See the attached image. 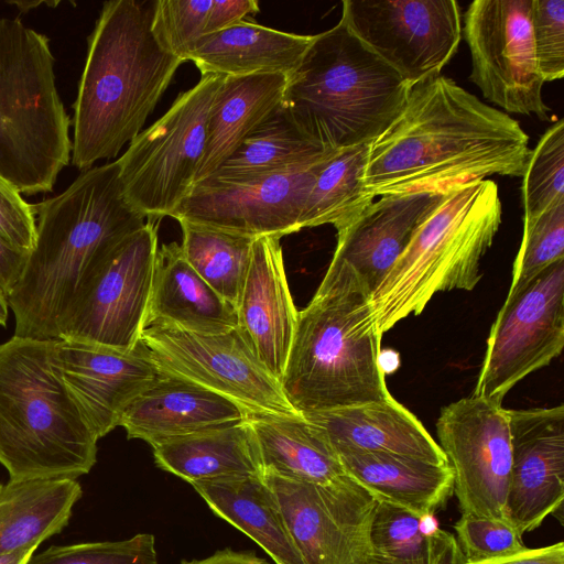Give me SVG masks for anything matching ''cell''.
Segmentation results:
<instances>
[{
  "label": "cell",
  "mask_w": 564,
  "mask_h": 564,
  "mask_svg": "<svg viewBox=\"0 0 564 564\" xmlns=\"http://www.w3.org/2000/svg\"><path fill=\"white\" fill-rule=\"evenodd\" d=\"M507 411L512 444L507 520L523 535L563 513L564 406Z\"/></svg>",
  "instance_id": "d6986e66"
},
{
  "label": "cell",
  "mask_w": 564,
  "mask_h": 564,
  "mask_svg": "<svg viewBox=\"0 0 564 564\" xmlns=\"http://www.w3.org/2000/svg\"><path fill=\"white\" fill-rule=\"evenodd\" d=\"M561 259H564V199L538 216L524 219L523 237L514 259L508 294Z\"/></svg>",
  "instance_id": "8d00e7d4"
},
{
  "label": "cell",
  "mask_w": 564,
  "mask_h": 564,
  "mask_svg": "<svg viewBox=\"0 0 564 564\" xmlns=\"http://www.w3.org/2000/svg\"><path fill=\"white\" fill-rule=\"evenodd\" d=\"M152 448L159 468L189 485L203 480L262 476L256 443L245 420L170 438Z\"/></svg>",
  "instance_id": "f546056e"
},
{
  "label": "cell",
  "mask_w": 564,
  "mask_h": 564,
  "mask_svg": "<svg viewBox=\"0 0 564 564\" xmlns=\"http://www.w3.org/2000/svg\"><path fill=\"white\" fill-rule=\"evenodd\" d=\"M336 453H384L448 464L438 443L417 417L392 397L303 414Z\"/></svg>",
  "instance_id": "7402d4cb"
},
{
  "label": "cell",
  "mask_w": 564,
  "mask_h": 564,
  "mask_svg": "<svg viewBox=\"0 0 564 564\" xmlns=\"http://www.w3.org/2000/svg\"><path fill=\"white\" fill-rule=\"evenodd\" d=\"M37 547H24L0 554V564H26Z\"/></svg>",
  "instance_id": "7dc6e473"
},
{
  "label": "cell",
  "mask_w": 564,
  "mask_h": 564,
  "mask_svg": "<svg viewBox=\"0 0 564 564\" xmlns=\"http://www.w3.org/2000/svg\"><path fill=\"white\" fill-rule=\"evenodd\" d=\"M313 40L314 35L294 34L242 21L203 36L189 61L202 76L283 74L290 77Z\"/></svg>",
  "instance_id": "4316f807"
},
{
  "label": "cell",
  "mask_w": 564,
  "mask_h": 564,
  "mask_svg": "<svg viewBox=\"0 0 564 564\" xmlns=\"http://www.w3.org/2000/svg\"><path fill=\"white\" fill-rule=\"evenodd\" d=\"M345 474L377 501L432 517L453 494L454 474L449 464L384 453L337 455Z\"/></svg>",
  "instance_id": "d4e9b609"
},
{
  "label": "cell",
  "mask_w": 564,
  "mask_h": 564,
  "mask_svg": "<svg viewBox=\"0 0 564 564\" xmlns=\"http://www.w3.org/2000/svg\"><path fill=\"white\" fill-rule=\"evenodd\" d=\"M213 0H158L152 3L151 31L160 46L189 61L205 28Z\"/></svg>",
  "instance_id": "74e56055"
},
{
  "label": "cell",
  "mask_w": 564,
  "mask_h": 564,
  "mask_svg": "<svg viewBox=\"0 0 564 564\" xmlns=\"http://www.w3.org/2000/svg\"><path fill=\"white\" fill-rule=\"evenodd\" d=\"M9 316L8 299L0 292V326H6Z\"/></svg>",
  "instance_id": "681fc988"
},
{
  "label": "cell",
  "mask_w": 564,
  "mask_h": 564,
  "mask_svg": "<svg viewBox=\"0 0 564 564\" xmlns=\"http://www.w3.org/2000/svg\"><path fill=\"white\" fill-rule=\"evenodd\" d=\"M335 152L247 180L206 178L194 185L173 218L252 238L300 231L310 192Z\"/></svg>",
  "instance_id": "2e32d148"
},
{
  "label": "cell",
  "mask_w": 564,
  "mask_h": 564,
  "mask_svg": "<svg viewBox=\"0 0 564 564\" xmlns=\"http://www.w3.org/2000/svg\"><path fill=\"white\" fill-rule=\"evenodd\" d=\"M529 140L511 116L440 74L410 88L397 119L369 145L365 191L375 198L520 177Z\"/></svg>",
  "instance_id": "6da1fadb"
},
{
  "label": "cell",
  "mask_w": 564,
  "mask_h": 564,
  "mask_svg": "<svg viewBox=\"0 0 564 564\" xmlns=\"http://www.w3.org/2000/svg\"><path fill=\"white\" fill-rule=\"evenodd\" d=\"M139 341L161 373L223 395L246 415H303L290 403L280 381L239 328L199 334L151 321Z\"/></svg>",
  "instance_id": "30bf717a"
},
{
  "label": "cell",
  "mask_w": 564,
  "mask_h": 564,
  "mask_svg": "<svg viewBox=\"0 0 564 564\" xmlns=\"http://www.w3.org/2000/svg\"><path fill=\"white\" fill-rule=\"evenodd\" d=\"M26 564H158L155 539L139 533L121 541L54 545Z\"/></svg>",
  "instance_id": "f35d334b"
},
{
  "label": "cell",
  "mask_w": 564,
  "mask_h": 564,
  "mask_svg": "<svg viewBox=\"0 0 564 564\" xmlns=\"http://www.w3.org/2000/svg\"><path fill=\"white\" fill-rule=\"evenodd\" d=\"M35 210V243L8 304L14 336L57 339L84 284L147 218L126 199L117 160L80 172Z\"/></svg>",
  "instance_id": "7a4b0ae2"
},
{
  "label": "cell",
  "mask_w": 564,
  "mask_h": 564,
  "mask_svg": "<svg viewBox=\"0 0 564 564\" xmlns=\"http://www.w3.org/2000/svg\"><path fill=\"white\" fill-rule=\"evenodd\" d=\"M381 337L369 289L350 268L329 264L299 311L280 379L290 403L306 414L390 398Z\"/></svg>",
  "instance_id": "277c9868"
},
{
  "label": "cell",
  "mask_w": 564,
  "mask_h": 564,
  "mask_svg": "<svg viewBox=\"0 0 564 564\" xmlns=\"http://www.w3.org/2000/svg\"><path fill=\"white\" fill-rule=\"evenodd\" d=\"M245 412L232 401L186 380L160 372L123 411L128 438L151 446L178 436L235 424Z\"/></svg>",
  "instance_id": "603a6c76"
},
{
  "label": "cell",
  "mask_w": 564,
  "mask_h": 564,
  "mask_svg": "<svg viewBox=\"0 0 564 564\" xmlns=\"http://www.w3.org/2000/svg\"><path fill=\"white\" fill-rule=\"evenodd\" d=\"M181 248L192 268L232 306H237L257 238L177 220Z\"/></svg>",
  "instance_id": "e575fe53"
},
{
  "label": "cell",
  "mask_w": 564,
  "mask_h": 564,
  "mask_svg": "<svg viewBox=\"0 0 564 564\" xmlns=\"http://www.w3.org/2000/svg\"><path fill=\"white\" fill-rule=\"evenodd\" d=\"M260 11L257 0H213L208 12L205 35H209L235 24H238L246 17L253 15Z\"/></svg>",
  "instance_id": "7bdbcfd3"
},
{
  "label": "cell",
  "mask_w": 564,
  "mask_h": 564,
  "mask_svg": "<svg viewBox=\"0 0 564 564\" xmlns=\"http://www.w3.org/2000/svg\"><path fill=\"white\" fill-rule=\"evenodd\" d=\"M7 506L0 520V554L37 547L68 524L83 495L76 479H34L4 484Z\"/></svg>",
  "instance_id": "4dcf8cb0"
},
{
  "label": "cell",
  "mask_w": 564,
  "mask_h": 564,
  "mask_svg": "<svg viewBox=\"0 0 564 564\" xmlns=\"http://www.w3.org/2000/svg\"><path fill=\"white\" fill-rule=\"evenodd\" d=\"M501 216L492 180L446 188L371 294L381 333L411 314L419 315L437 292L473 290L482 276L480 260L494 242Z\"/></svg>",
  "instance_id": "52a82bcc"
},
{
  "label": "cell",
  "mask_w": 564,
  "mask_h": 564,
  "mask_svg": "<svg viewBox=\"0 0 564 564\" xmlns=\"http://www.w3.org/2000/svg\"><path fill=\"white\" fill-rule=\"evenodd\" d=\"M454 529L465 563L492 561L528 549L519 531L507 521L460 514Z\"/></svg>",
  "instance_id": "ab89813d"
},
{
  "label": "cell",
  "mask_w": 564,
  "mask_h": 564,
  "mask_svg": "<svg viewBox=\"0 0 564 564\" xmlns=\"http://www.w3.org/2000/svg\"><path fill=\"white\" fill-rule=\"evenodd\" d=\"M183 63L152 34L151 9L135 0L104 2L73 104L70 164L84 172L116 158L141 132Z\"/></svg>",
  "instance_id": "3957f363"
},
{
  "label": "cell",
  "mask_w": 564,
  "mask_h": 564,
  "mask_svg": "<svg viewBox=\"0 0 564 564\" xmlns=\"http://www.w3.org/2000/svg\"><path fill=\"white\" fill-rule=\"evenodd\" d=\"M341 19L412 87L441 74L462 40L454 0H345Z\"/></svg>",
  "instance_id": "5bb4252c"
},
{
  "label": "cell",
  "mask_w": 564,
  "mask_h": 564,
  "mask_svg": "<svg viewBox=\"0 0 564 564\" xmlns=\"http://www.w3.org/2000/svg\"><path fill=\"white\" fill-rule=\"evenodd\" d=\"M158 251V225L127 237L87 280L64 316L57 339L133 350L145 326Z\"/></svg>",
  "instance_id": "8fae6325"
},
{
  "label": "cell",
  "mask_w": 564,
  "mask_h": 564,
  "mask_svg": "<svg viewBox=\"0 0 564 564\" xmlns=\"http://www.w3.org/2000/svg\"><path fill=\"white\" fill-rule=\"evenodd\" d=\"M223 79L203 75L117 159L123 195L147 219L173 217L191 194L205 153L210 107Z\"/></svg>",
  "instance_id": "9c48e42d"
},
{
  "label": "cell",
  "mask_w": 564,
  "mask_h": 564,
  "mask_svg": "<svg viewBox=\"0 0 564 564\" xmlns=\"http://www.w3.org/2000/svg\"><path fill=\"white\" fill-rule=\"evenodd\" d=\"M52 367L99 440L119 426L126 408L160 371L139 341L131 351L54 339Z\"/></svg>",
  "instance_id": "ac0fdd59"
},
{
  "label": "cell",
  "mask_w": 564,
  "mask_h": 564,
  "mask_svg": "<svg viewBox=\"0 0 564 564\" xmlns=\"http://www.w3.org/2000/svg\"><path fill=\"white\" fill-rule=\"evenodd\" d=\"M369 145L337 150L324 164L305 203L302 229L329 224L338 231L375 200L364 186Z\"/></svg>",
  "instance_id": "836d02e7"
},
{
  "label": "cell",
  "mask_w": 564,
  "mask_h": 564,
  "mask_svg": "<svg viewBox=\"0 0 564 564\" xmlns=\"http://www.w3.org/2000/svg\"><path fill=\"white\" fill-rule=\"evenodd\" d=\"M432 518L378 501L370 525V555L380 564H463L456 538Z\"/></svg>",
  "instance_id": "1f68e13d"
},
{
  "label": "cell",
  "mask_w": 564,
  "mask_h": 564,
  "mask_svg": "<svg viewBox=\"0 0 564 564\" xmlns=\"http://www.w3.org/2000/svg\"><path fill=\"white\" fill-rule=\"evenodd\" d=\"M288 80L283 74L224 76L210 107L206 148L195 184L213 175L281 108Z\"/></svg>",
  "instance_id": "484cf974"
},
{
  "label": "cell",
  "mask_w": 564,
  "mask_h": 564,
  "mask_svg": "<svg viewBox=\"0 0 564 564\" xmlns=\"http://www.w3.org/2000/svg\"><path fill=\"white\" fill-rule=\"evenodd\" d=\"M532 0H475L464 17L469 79L507 112L549 120L531 30Z\"/></svg>",
  "instance_id": "4fadbf2b"
},
{
  "label": "cell",
  "mask_w": 564,
  "mask_h": 564,
  "mask_svg": "<svg viewBox=\"0 0 564 564\" xmlns=\"http://www.w3.org/2000/svg\"><path fill=\"white\" fill-rule=\"evenodd\" d=\"M531 30L539 72L545 82L564 77V0H532Z\"/></svg>",
  "instance_id": "60d3db41"
},
{
  "label": "cell",
  "mask_w": 564,
  "mask_h": 564,
  "mask_svg": "<svg viewBox=\"0 0 564 564\" xmlns=\"http://www.w3.org/2000/svg\"><path fill=\"white\" fill-rule=\"evenodd\" d=\"M357 564H380L375 557H372L370 554L365 557L364 560H361L359 563Z\"/></svg>",
  "instance_id": "816d5d0a"
},
{
  "label": "cell",
  "mask_w": 564,
  "mask_h": 564,
  "mask_svg": "<svg viewBox=\"0 0 564 564\" xmlns=\"http://www.w3.org/2000/svg\"><path fill=\"white\" fill-rule=\"evenodd\" d=\"M410 88L340 18L314 35L280 109L310 140L341 150L376 141L401 112Z\"/></svg>",
  "instance_id": "5b68a950"
},
{
  "label": "cell",
  "mask_w": 564,
  "mask_h": 564,
  "mask_svg": "<svg viewBox=\"0 0 564 564\" xmlns=\"http://www.w3.org/2000/svg\"><path fill=\"white\" fill-rule=\"evenodd\" d=\"M26 257L0 237V292L7 299L20 279Z\"/></svg>",
  "instance_id": "f6af8a7d"
},
{
  "label": "cell",
  "mask_w": 564,
  "mask_h": 564,
  "mask_svg": "<svg viewBox=\"0 0 564 564\" xmlns=\"http://www.w3.org/2000/svg\"><path fill=\"white\" fill-rule=\"evenodd\" d=\"M436 433L453 469L460 514L508 522L512 466L508 411L471 394L442 409Z\"/></svg>",
  "instance_id": "9a60e30c"
},
{
  "label": "cell",
  "mask_w": 564,
  "mask_h": 564,
  "mask_svg": "<svg viewBox=\"0 0 564 564\" xmlns=\"http://www.w3.org/2000/svg\"><path fill=\"white\" fill-rule=\"evenodd\" d=\"M445 189L380 196L337 231L329 264L350 268L372 294Z\"/></svg>",
  "instance_id": "44dd1931"
},
{
  "label": "cell",
  "mask_w": 564,
  "mask_h": 564,
  "mask_svg": "<svg viewBox=\"0 0 564 564\" xmlns=\"http://www.w3.org/2000/svg\"><path fill=\"white\" fill-rule=\"evenodd\" d=\"M54 339L0 344V464L9 481L77 479L97 462L98 438L56 376Z\"/></svg>",
  "instance_id": "8992f818"
},
{
  "label": "cell",
  "mask_w": 564,
  "mask_h": 564,
  "mask_svg": "<svg viewBox=\"0 0 564 564\" xmlns=\"http://www.w3.org/2000/svg\"><path fill=\"white\" fill-rule=\"evenodd\" d=\"M70 127L50 39L0 18V175L22 195L51 193L70 163Z\"/></svg>",
  "instance_id": "ba28073f"
},
{
  "label": "cell",
  "mask_w": 564,
  "mask_h": 564,
  "mask_svg": "<svg viewBox=\"0 0 564 564\" xmlns=\"http://www.w3.org/2000/svg\"><path fill=\"white\" fill-rule=\"evenodd\" d=\"M326 150L305 137L279 109L249 134L210 175L216 181H240L321 160Z\"/></svg>",
  "instance_id": "d6a6232c"
},
{
  "label": "cell",
  "mask_w": 564,
  "mask_h": 564,
  "mask_svg": "<svg viewBox=\"0 0 564 564\" xmlns=\"http://www.w3.org/2000/svg\"><path fill=\"white\" fill-rule=\"evenodd\" d=\"M0 237L29 254L36 239L35 204L28 203L18 188L0 175Z\"/></svg>",
  "instance_id": "b9f144b4"
},
{
  "label": "cell",
  "mask_w": 564,
  "mask_h": 564,
  "mask_svg": "<svg viewBox=\"0 0 564 564\" xmlns=\"http://www.w3.org/2000/svg\"><path fill=\"white\" fill-rule=\"evenodd\" d=\"M262 477L304 564H357L370 554V525L378 501L351 478L315 485Z\"/></svg>",
  "instance_id": "e0dca14e"
},
{
  "label": "cell",
  "mask_w": 564,
  "mask_h": 564,
  "mask_svg": "<svg viewBox=\"0 0 564 564\" xmlns=\"http://www.w3.org/2000/svg\"><path fill=\"white\" fill-rule=\"evenodd\" d=\"M151 321L199 334L238 328L235 306L200 278L175 241L162 245L156 251L145 324Z\"/></svg>",
  "instance_id": "cb8c5ba5"
},
{
  "label": "cell",
  "mask_w": 564,
  "mask_h": 564,
  "mask_svg": "<svg viewBox=\"0 0 564 564\" xmlns=\"http://www.w3.org/2000/svg\"><path fill=\"white\" fill-rule=\"evenodd\" d=\"M524 219L564 199V120L553 123L531 150L523 174Z\"/></svg>",
  "instance_id": "d590c367"
},
{
  "label": "cell",
  "mask_w": 564,
  "mask_h": 564,
  "mask_svg": "<svg viewBox=\"0 0 564 564\" xmlns=\"http://www.w3.org/2000/svg\"><path fill=\"white\" fill-rule=\"evenodd\" d=\"M6 2L8 4L17 7L18 10L20 11V13H28L31 10H34L40 6H47L50 8H56L61 3V1H58V0H25V1L8 0Z\"/></svg>",
  "instance_id": "c3c4849f"
},
{
  "label": "cell",
  "mask_w": 564,
  "mask_h": 564,
  "mask_svg": "<svg viewBox=\"0 0 564 564\" xmlns=\"http://www.w3.org/2000/svg\"><path fill=\"white\" fill-rule=\"evenodd\" d=\"M564 347V259L508 294L487 339L473 395L502 404L523 378Z\"/></svg>",
  "instance_id": "7c38bea8"
},
{
  "label": "cell",
  "mask_w": 564,
  "mask_h": 564,
  "mask_svg": "<svg viewBox=\"0 0 564 564\" xmlns=\"http://www.w3.org/2000/svg\"><path fill=\"white\" fill-rule=\"evenodd\" d=\"M215 514L247 534L274 564H304L274 494L262 476L191 484Z\"/></svg>",
  "instance_id": "f1b7e54d"
},
{
  "label": "cell",
  "mask_w": 564,
  "mask_h": 564,
  "mask_svg": "<svg viewBox=\"0 0 564 564\" xmlns=\"http://www.w3.org/2000/svg\"><path fill=\"white\" fill-rule=\"evenodd\" d=\"M245 421L262 476L315 485H333L348 477L324 434L304 415H246Z\"/></svg>",
  "instance_id": "83f0119b"
},
{
  "label": "cell",
  "mask_w": 564,
  "mask_h": 564,
  "mask_svg": "<svg viewBox=\"0 0 564 564\" xmlns=\"http://www.w3.org/2000/svg\"><path fill=\"white\" fill-rule=\"evenodd\" d=\"M238 328L279 381L283 376L299 311L290 292L280 238L258 237L236 306Z\"/></svg>",
  "instance_id": "ffe728a7"
},
{
  "label": "cell",
  "mask_w": 564,
  "mask_h": 564,
  "mask_svg": "<svg viewBox=\"0 0 564 564\" xmlns=\"http://www.w3.org/2000/svg\"><path fill=\"white\" fill-rule=\"evenodd\" d=\"M463 564H564V543L557 542L547 546L527 549L520 553L479 563Z\"/></svg>",
  "instance_id": "ee69618b"
},
{
  "label": "cell",
  "mask_w": 564,
  "mask_h": 564,
  "mask_svg": "<svg viewBox=\"0 0 564 564\" xmlns=\"http://www.w3.org/2000/svg\"><path fill=\"white\" fill-rule=\"evenodd\" d=\"M181 564H271L267 560L259 557L254 552L234 551L225 549L214 554L193 561H182Z\"/></svg>",
  "instance_id": "bcb514c9"
},
{
  "label": "cell",
  "mask_w": 564,
  "mask_h": 564,
  "mask_svg": "<svg viewBox=\"0 0 564 564\" xmlns=\"http://www.w3.org/2000/svg\"><path fill=\"white\" fill-rule=\"evenodd\" d=\"M7 506L6 495H4V484H0V520L4 513Z\"/></svg>",
  "instance_id": "f907efd6"
}]
</instances>
